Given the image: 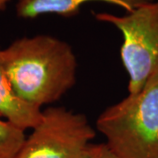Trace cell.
Returning a JSON list of instances; mask_svg holds the SVG:
<instances>
[{
    "label": "cell",
    "mask_w": 158,
    "mask_h": 158,
    "mask_svg": "<svg viewBox=\"0 0 158 158\" xmlns=\"http://www.w3.org/2000/svg\"><path fill=\"white\" fill-rule=\"evenodd\" d=\"M11 87L40 108L58 101L77 83V60L68 42L48 34L22 37L2 49Z\"/></svg>",
    "instance_id": "cell-1"
},
{
    "label": "cell",
    "mask_w": 158,
    "mask_h": 158,
    "mask_svg": "<svg viewBox=\"0 0 158 158\" xmlns=\"http://www.w3.org/2000/svg\"><path fill=\"white\" fill-rule=\"evenodd\" d=\"M96 126L119 158H158V84L106 108Z\"/></svg>",
    "instance_id": "cell-2"
},
{
    "label": "cell",
    "mask_w": 158,
    "mask_h": 158,
    "mask_svg": "<svg viewBox=\"0 0 158 158\" xmlns=\"http://www.w3.org/2000/svg\"><path fill=\"white\" fill-rule=\"evenodd\" d=\"M100 22L113 25L122 34L120 59L128 74V94L158 84V1L139 6L124 15L93 12Z\"/></svg>",
    "instance_id": "cell-3"
},
{
    "label": "cell",
    "mask_w": 158,
    "mask_h": 158,
    "mask_svg": "<svg viewBox=\"0 0 158 158\" xmlns=\"http://www.w3.org/2000/svg\"><path fill=\"white\" fill-rule=\"evenodd\" d=\"M95 136L85 114L50 106L15 158H87Z\"/></svg>",
    "instance_id": "cell-4"
},
{
    "label": "cell",
    "mask_w": 158,
    "mask_h": 158,
    "mask_svg": "<svg viewBox=\"0 0 158 158\" xmlns=\"http://www.w3.org/2000/svg\"><path fill=\"white\" fill-rule=\"evenodd\" d=\"M152 1L154 0H19L16 12L18 17L27 19L45 14L69 18L77 15L82 6L89 2H104L131 11Z\"/></svg>",
    "instance_id": "cell-5"
},
{
    "label": "cell",
    "mask_w": 158,
    "mask_h": 158,
    "mask_svg": "<svg viewBox=\"0 0 158 158\" xmlns=\"http://www.w3.org/2000/svg\"><path fill=\"white\" fill-rule=\"evenodd\" d=\"M42 117L40 108L29 105L16 95L7 77L2 49H0V118L23 130L34 128Z\"/></svg>",
    "instance_id": "cell-6"
},
{
    "label": "cell",
    "mask_w": 158,
    "mask_h": 158,
    "mask_svg": "<svg viewBox=\"0 0 158 158\" xmlns=\"http://www.w3.org/2000/svg\"><path fill=\"white\" fill-rule=\"evenodd\" d=\"M27 136L25 130L0 118V158H15Z\"/></svg>",
    "instance_id": "cell-7"
},
{
    "label": "cell",
    "mask_w": 158,
    "mask_h": 158,
    "mask_svg": "<svg viewBox=\"0 0 158 158\" xmlns=\"http://www.w3.org/2000/svg\"><path fill=\"white\" fill-rule=\"evenodd\" d=\"M87 158H119L106 146V143L91 144Z\"/></svg>",
    "instance_id": "cell-8"
},
{
    "label": "cell",
    "mask_w": 158,
    "mask_h": 158,
    "mask_svg": "<svg viewBox=\"0 0 158 158\" xmlns=\"http://www.w3.org/2000/svg\"><path fill=\"white\" fill-rule=\"evenodd\" d=\"M10 0H0V12L3 11L6 8V6Z\"/></svg>",
    "instance_id": "cell-9"
}]
</instances>
